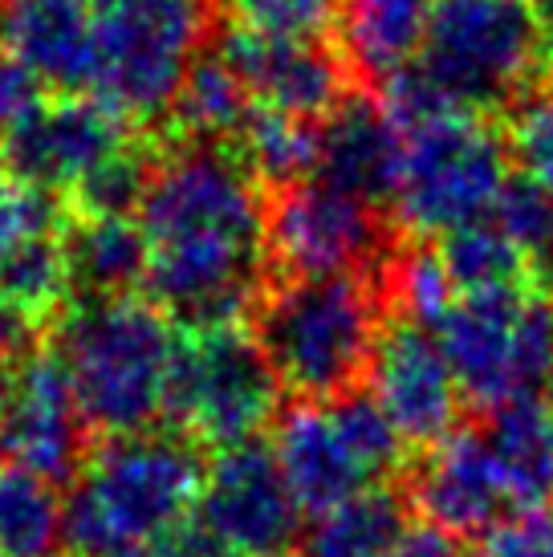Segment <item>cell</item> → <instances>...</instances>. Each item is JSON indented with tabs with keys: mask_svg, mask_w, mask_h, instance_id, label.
<instances>
[{
	"mask_svg": "<svg viewBox=\"0 0 553 557\" xmlns=\"http://www.w3.org/2000/svg\"><path fill=\"white\" fill-rule=\"evenodd\" d=\"M236 147L180 143L159 151L151 184L138 200L147 245L143 294L171 322H241L265 294L269 200Z\"/></svg>",
	"mask_w": 553,
	"mask_h": 557,
	"instance_id": "6da1fadb",
	"label": "cell"
},
{
	"mask_svg": "<svg viewBox=\"0 0 553 557\" xmlns=\"http://www.w3.org/2000/svg\"><path fill=\"white\" fill-rule=\"evenodd\" d=\"M200 444L175 428L107 435L65 493L74 557H168L200 505Z\"/></svg>",
	"mask_w": 553,
	"mask_h": 557,
	"instance_id": "7a4b0ae2",
	"label": "cell"
},
{
	"mask_svg": "<svg viewBox=\"0 0 553 557\" xmlns=\"http://www.w3.org/2000/svg\"><path fill=\"white\" fill-rule=\"evenodd\" d=\"M49 350L70 374L86 428L131 435L168 419L180 330L151 297H82L53 318Z\"/></svg>",
	"mask_w": 553,
	"mask_h": 557,
	"instance_id": "3957f363",
	"label": "cell"
},
{
	"mask_svg": "<svg viewBox=\"0 0 553 557\" xmlns=\"http://www.w3.org/2000/svg\"><path fill=\"white\" fill-rule=\"evenodd\" d=\"M386 325L383 281L370 273L276 277L253 306V334L285 395L330 403L367 383Z\"/></svg>",
	"mask_w": 553,
	"mask_h": 557,
	"instance_id": "277c9868",
	"label": "cell"
},
{
	"mask_svg": "<svg viewBox=\"0 0 553 557\" xmlns=\"http://www.w3.org/2000/svg\"><path fill=\"white\" fill-rule=\"evenodd\" d=\"M545 49L529 0H440L411 65L444 107L492 114L529 90Z\"/></svg>",
	"mask_w": 553,
	"mask_h": 557,
	"instance_id": "5b68a950",
	"label": "cell"
},
{
	"mask_svg": "<svg viewBox=\"0 0 553 557\" xmlns=\"http://www.w3.org/2000/svg\"><path fill=\"white\" fill-rule=\"evenodd\" d=\"M513 147L484 114L447 110L403 126L400 180L391 191V220L407 240L447 236L484 220L513 175Z\"/></svg>",
	"mask_w": 553,
	"mask_h": 557,
	"instance_id": "8992f818",
	"label": "cell"
},
{
	"mask_svg": "<svg viewBox=\"0 0 553 557\" xmlns=\"http://www.w3.org/2000/svg\"><path fill=\"white\" fill-rule=\"evenodd\" d=\"M208 25V0H94L90 94L126 123H168Z\"/></svg>",
	"mask_w": 553,
	"mask_h": 557,
	"instance_id": "52a82bcc",
	"label": "cell"
},
{
	"mask_svg": "<svg viewBox=\"0 0 553 557\" xmlns=\"http://www.w3.org/2000/svg\"><path fill=\"white\" fill-rule=\"evenodd\" d=\"M269 448L302 512H322L386 484L403 468L407 440L367 391H351L330 403L285 407Z\"/></svg>",
	"mask_w": 553,
	"mask_h": 557,
	"instance_id": "ba28073f",
	"label": "cell"
},
{
	"mask_svg": "<svg viewBox=\"0 0 553 557\" xmlns=\"http://www.w3.org/2000/svg\"><path fill=\"white\" fill-rule=\"evenodd\" d=\"M281 379L261 342L241 322L196 325L180 334L171 371L168 423L212 451L261 440L281 416Z\"/></svg>",
	"mask_w": 553,
	"mask_h": 557,
	"instance_id": "9c48e42d",
	"label": "cell"
},
{
	"mask_svg": "<svg viewBox=\"0 0 553 557\" xmlns=\"http://www.w3.org/2000/svg\"><path fill=\"white\" fill-rule=\"evenodd\" d=\"M464 403L496 411L550 387L553 297L529 285L501 294H464L431 325Z\"/></svg>",
	"mask_w": 553,
	"mask_h": 557,
	"instance_id": "30bf717a",
	"label": "cell"
},
{
	"mask_svg": "<svg viewBox=\"0 0 553 557\" xmlns=\"http://www.w3.org/2000/svg\"><path fill=\"white\" fill-rule=\"evenodd\" d=\"M395 220L383 203H370L318 175L276 187L269 200V264L276 277H334V273H370L379 277L395 240Z\"/></svg>",
	"mask_w": 553,
	"mask_h": 557,
	"instance_id": "8fae6325",
	"label": "cell"
},
{
	"mask_svg": "<svg viewBox=\"0 0 553 557\" xmlns=\"http://www.w3.org/2000/svg\"><path fill=\"white\" fill-rule=\"evenodd\" d=\"M131 139L135 123H126L94 94H53L41 98L0 143V171L53 200H70Z\"/></svg>",
	"mask_w": 553,
	"mask_h": 557,
	"instance_id": "7c38bea8",
	"label": "cell"
},
{
	"mask_svg": "<svg viewBox=\"0 0 553 557\" xmlns=\"http://www.w3.org/2000/svg\"><path fill=\"white\" fill-rule=\"evenodd\" d=\"M196 521L232 557H290L302 537V505L265 440L216 451Z\"/></svg>",
	"mask_w": 553,
	"mask_h": 557,
	"instance_id": "4fadbf2b",
	"label": "cell"
},
{
	"mask_svg": "<svg viewBox=\"0 0 553 557\" xmlns=\"http://www.w3.org/2000/svg\"><path fill=\"white\" fill-rule=\"evenodd\" d=\"M86 416L74 399L70 374L58 362V355L25 350L13 358L0 387V451L9 465L33 468L41 476L74 480V472L86 460Z\"/></svg>",
	"mask_w": 553,
	"mask_h": 557,
	"instance_id": "5bb4252c",
	"label": "cell"
},
{
	"mask_svg": "<svg viewBox=\"0 0 553 557\" xmlns=\"http://www.w3.org/2000/svg\"><path fill=\"white\" fill-rule=\"evenodd\" d=\"M367 387L407 448H431L460 428V383L431 325L391 313L370 358Z\"/></svg>",
	"mask_w": 553,
	"mask_h": 557,
	"instance_id": "9a60e30c",
	"label": "cell"
},
{
	"mask_svg": "<svg viewBox=\"0 0 553 557\" xmlns=\"http://www.w3.org/2000/svg\"><path fill=\"white\" fill-rule=\"evenodd\" d=\"M216 53L236 70L257 107L281 110L293 119H314L322 123L342 98L354 94V70L342 62L334 49L322 41H302V37H269L232 25Z\"/></svg>",
	"mask_w": 553,
	"mask_h": 557,
	"instance_id": "2e32d148",
	"label": "cell"
},
{
	"mask_svg": "<svg viewBox=\"0 0 553 557\" xmlns=\"http://www.w3.org/2000/svg\"><path fill=\"white\" fill-rule=\"evenodd\" d=\"M407 500L452 542L492 537L513 512L484 428H456L440 444H431L415 468Z\"/></svg>",
	"mask_w": 553,
	"mask_h": 557,
	"instance_id": "e0dca14e",
	"label": "cell"
},
{
	"mask_svg": "<svg viewBox=\"0 0 553 557\" xmlns=\"http://www.w3.org/2000/svg\"><path fill=\"white\" fill-rule=\"evenodd\" d=\"M0 53L41 90L86 94L94 82V0H0Z\"/></svg>",
	"mask_w": 553,
	"mask_h": 557,
	"instance_id": "ac0fdd59",
	"label": "cell"
},
{
	"mask_svg": "<svg viewBox=\"0 0 553 557\" xmlns=\"http://www.w3.org/2000/svg\"><path fill=\"white\" fill-rule=\"evenodd\" d=\"M403 131L386 107L370 94L342 98L318 123V180L339 184L370 203L391 208V191L400 180Z\"/></svg>",
	"mask_w": 553,
	"mask_h": 557,
	"instance_id": "d6986e66",
	"label": "cell"
},
{
	"mask_svg": "<svg viewBox=\"0 0 553 557\" xmlns=\"http://www.w3.org/2000/svg\"><path fill=\"white\" fill-rule=\"evenodd\" d=\"M484 440L501 480H505L513 517L553 509V403L538 395L489 411Z\"/></svg>",
	"mask_w": 553,
	"mask_h": 557,
	"instance_id": "ffe728a7",
	"label": "cell"
},
{
	"mask_svg": "<svg viewBox=\"0 0 553 557\" xmlns=\"http://www.w3.org/2000/svg\"><path fill=\"white\" fill-rule=\"evenodd\" d=\"M62 257L74 301L143 289L147 245L135 216H65Z\"/></svg>",
	"mask_w": 553,
	"mask_h": 557,
	"instance_id": "44dd1931",
	"label": "cell"
},
{
	"mask_svg": "<svg viewBox=\"0 0 553 557\" xmlns=\"http://www.w3.org/2000/svg\"><path fill=\"white\" fill-rule=\"evenodd\" d=\"M407 529L411 500L391 484H374L334 509L314 512L293 557H386Z\"/></svg>",
	"mask_w": 553,
	"mask_h": 557,
	"instance_id": "7402d4cb",
	"label": "cell"
},
{
	"mask_svg": "<svg viewBox=\"0 0 553 557\" xmlns=\"http://www.w3.org/2000/svg\"><path fill=\"white\" fill-rule=\"evenodd\" d=\"M431 0H342L346 62L367 82L383 86L415 62L431 21Z\"/></svg>",
	"mask_w": 553,
	"mask_h": 557,
	"instance_id": "603a6c76",
	"label": "cell"
},
{
	"mask_svg": "<svg viewBox=\"0 0 553 557\" xmlns=\"http://www.w3.org/2000/svg\"><path fill=\"white\" fill-rule=\"evenodd\" d=\"M253 110H257V102L245 90V82L236 78V70L212 49V53H200L196 65L187 70L184 86L168 110V126L180 143L232 147L241 139Z\"/></svg>",
	"mask_w": 553,
	"mask_h": 557,
	"instance_id": "cb8c5ba5",
	"label": "cell"
},
{
	"mask_svg": "<svg viewBox=\"0 0 553 557\" xmlns=\"http://www.w3.org/2000/svg\"><path fill=\"white\" fill-rule=\"evenodd\" d=\"M65 493L58 480L0 460V557H62Z\"/></svg>",
	"mask_w": 553,
	"mask_h": 557,
	"instance_id": "d4e9b609",
	"label": "cell"
},
{
	"mask_svg": "<svg viewBox=\"0 0 553 557\" xmlns=\"http://www.w3.org/2000/svg\"><path fill=\"white\" fill-rule=\"evenodd\" d=\"M435 252H440L452 285H456V297L517 289V285H525V273L533 264L489 216L440 236Z\"/></svg>",
	"mask_w": 553,
	"mask_h": 557,
	"instance_id": "484cf974",
	"label": "cell"
},
{
	"mask_svg": "<svg viewBox=\"0 0 553 557\" xmlns=\"http://www.w3.org/2000/svg\"><path fill=\"white\" fill-rule=\"evenodd\" d=\"M232 147L261 184L290 187L318 171V123L314 119H293L281 110L257 107Z\"/></svg>",
	"mask_w": 553,
	"mask_h": 557,
	"instance_id": "4316f807",
	"label": "cell"
},
{
	"mask_svg": "<svg viewBox=\"0 0 553 557\" xmlns=\"http://www.w3.org/2000/svg\"><path fill=\"white\" fill-rule=\"evenodd\" d=\"M155 163H159V151L143 135H135L65 200L70 216H135Z\"/></svg>",
	"mask_w": 553,
	"mask_h": 557,
	"instance_id": "83f0119b",
	"label": "cell"
},
{
	"mask_svg": "<svg viewBox=\"0 0 553 557\" xmlns=\"http://www.w3.org/2000/svg\"><path fill=\"white\" fill-rule=\"evenodd\" d=\"M489 220L521 248L529 261H541L553 240V191L541 187L538 180H529L525 171H517L501 187Z\"/></svg>",
	"mask_w": 553,
	"mask_h": 557,
	"instance_id": "f1b7e54d",
	"label": "cell"
},
{
	"mask_svg": "<svg viewBox=\"0 0 553 557\" xmlns=\"http://www.w3.org/2000/svg\"><path fill=\"white\" fill-rule=\"evenodd\" d=\"M241 29L322 41L342 21V0H229Z\"/></svg>",
	"mask_w": 553,
	"mask_h": 557,
	"instance_id": "f546056e",
	"label": "cell"
},
{
	"mask_svg": "<svg viewBox=\"0 0 553 557\" xmlns=\"http://www.w3.org/2000/svg\"><path fill=\"white\" fill-rule=\"evenodd\" d=\"M65 208L37 187L13 180L9 171H0V261L13 257L21 245L41 240V236L62 233Z\"/></svg>",
	"mask_w": 553,
	"mask_h": 557,
	"instance_id": "4dcf8cb0",
	"label": "cell"
},
{
	"mask_svg": "<svg viewBox=\"0 0 553 557\" xmlns=\"http://www.w3.org/2000/svg\"><path fill=\"white\" fill-rule=\"evenodd\" d=\"M508 147L517 168L553 191V94H533L517 107Z\"/></svg>",
	"mask_w": 553,
	"mask_h": 557,
	"instance_id": "1f68e13d",
	"label": "cell"
},
{
	"mask_svg": "<svg viewBox=\"0 0 553 557\" xmlns=\"http://www.w3.org/2000/svg\"><path fill=\"white\" fill-rule=\"evenodd\" d=\"M484 549L492 557H553V509L513 517L484 537Z\"/></svg>",
	"mask_w": 553,
	"mask_h": 557,
	"instance_id": "d6a6232c",
	"label": "cell"
},
{
	"mask_svg": "<svg viewBox=\"0 0 553 557\" xmlns=\"http://www.w3.org/2000/svg\"><path fill=\"white\" fill-rule=\"evenodd\" d=\"M41 98H46L41 86H37L21 65L9 62V58L0 53V143L9 139V131H13Z\"/></svg>",
	"mask_w": 553,
	"mask_h": 557,
	"instance_id": "836d02e7",
	"label": "cell"
},
{
	"mask_svg": "<svg viewBox=\"0 0 553 557\" xmlns=\"http://www.w3.org/2000/svg\"><path fill=\"white\" fill-rule=\"evenodd\" d=\"M386 557H460V549H456V542H452L447 533H440V529H431L428 521H423V525L407 529L403 542Z\"/></svg>",
	"mask_w": 553,
	"mask_h": 557,
	"instance_id": "e575fe53",
	"label": "cell"
},
{
	"mask_svg": "<svg viewBox=\"0 0 553 557\" xmlns=\"http://www.w3.org/2000/svg\"><path fill=\"white\" fill-rule=\"evenodd\" d=\"M541 277H545V294L553 297V240L545 248V257H541Z\"/></svg>",
	"mask_w": 553,
	"mask_h": 557,
	"instance_id": "d590c367",
	"label": "cell"
},
{
	"mask_svg": "<svg viewBox=\"0 0 553 557\" xmlns=\"http://www.w3.org/2000/svg\"><path fill=\"white\" fill-rule=\"evenodd\" d=\"M529 4L538 9L541 21H550V25H553V0H529Z\"/></svg>",
	"mask_w": 553,
	"mask_h": 557,
	"instance_id": "8d00e7d4",
	"label": "cell"
},
{
	"mask_svg": "<svg viewBox=\"0 0 553 557\" xmlns=\"http://www.w3.org/2000/svg\"><path fill=\"white\" fill-rule=\"evenodd\" d=\"M9 367H13V362H4V358H0V387H4V374H9Z\"/></svg>",
	"mask_w": 553,
	"mask_h": 557,
	"instance_id": "74e56055",
	"label": "cell"
},
{
	"mask_svg": "<svg viewBox=\"0 0 553 557\" xmlns=\"http://www.w3.org/2000/svg\"><path fill=\"white\" fill-rule=\"evenodd\" d=\"M460 557H492V554L484 549V545H480V549H472V554H460Z\"/></svg>",
	"mask_w": 553,
	"mask_h": 557,
	"instance_id": "f35d334b",
	"label": "cell"
},
{
	"mask_svg": "<svg viewBox=\"0 0 553 557\" xmlns=\"http://www.w3.org/2000/svg\"><path fill=\"white\" fill-rule=\"evenodd\" d=\"M550 395H553V374H550Z\"/></svg>",
	"mask_w": 553,
	"mask_h": 557,
	"instance_id": "ab89813d",
	"label": "cell"
},
{
	"mask_svg": "<svg viewBox=\"0 0 553 557\" xmlns=\"http://www.w3.org/2000/svg\"><path fill=\"white\" fill-rule=\"evenodd\" d=\"M545 58H553V49H545Z\"/></svg>",
	"mask_w": 553,
	"mask_h": 557,
	"instance_id": "60d3db41",
	"label": "cell"
}]
</instances>
